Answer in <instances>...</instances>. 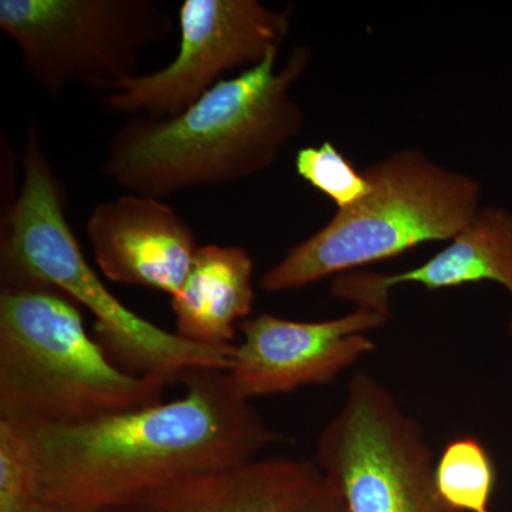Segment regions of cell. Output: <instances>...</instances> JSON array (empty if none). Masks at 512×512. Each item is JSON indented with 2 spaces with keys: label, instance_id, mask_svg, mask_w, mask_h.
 Listing matches in <instances>:
<instances>
[{
  "label": "cell",
  "instance_id": "obj_1",
  "mask_svg": "<svg viewBox=\"0 0 512 512\" xmlns=\"http://www.w3.org/2000/svg\"><path fill=\"white\" fill-rule=\"evenodd\" d=\"M180 383V399L90 423L16 424L35 451L40 503L64 511L134 510L154 491L284 443L225 370H190Z\"/></svg>",
  "mask_w": 512,
  "mask_h": 512
},
{
  "label": "cell",
  "instance_id": "obj_2",
  "mask_svg": "<svg viewBox=\"0 0 512 512\" xmlns=\"http://www.w3.org/2000/svg\"><path fill=\"white\" fill-rule=\"evenodd\" d=\"M279 53L173 117H130L107 144L104 177L131 194L163 200L268 171L302 133L305 117L292 89L312 57L299 46L278 67Z\"/></svg>",
  "mask_w": 512,
  "mask_h": 512
},
{
  "label": "cell",
  "instance_id": "obj_3",
  "mask_svg": "<svg viewBox=\"0 0 512 512\" xmlns=\"http://www.w3.org/2000/svg\"><path fill=\"white\" fill-rule=\"evenodd\" d=\"M22 165V185L2 212V288L49 286L64 293L92 313L100 345L131 375L175 383L194 369L229 372L235 345L188 342L128 309L101 281L70 228L63 187L35 119L26 133Z\"/></svg>",
  "mask_w": 512,
  "mask_h": 512
},
{
  "label": "cell",
  "instance_id": "obj_4",
  "mask_svg": "<svg viewBox=\"0 0 512 512\" xmlns=\"http://www.w3.org/2000/svg\"><path fill=\"white\" fill-rule=\"evenodd\" d=\"M167 384L120 369L64 293L49 286L0 291V419L19 426L90 423L163 402Z\"/></svg>",
  "mask_w": 512,
  "mask_h": 512
},
{
  "label": "cell",
  "instance_id": "obj_5",
  "mask_svg": "<svg viewBox=\"0 0 512 512\" xmlns=\"http://www.w3.org/2000/svg\"><path fill=\"white\" fill-rule=\"evenodd\" d=\"M370 192L289 249L259 279L268 293L298 291L330 276L396 258L426 242L451 241L480 210L476 178L406 148L369 165Z\"/></svg>",
  "mask_w": 512,
  "mask_h": 512
},
{
  "label": "cell",
  "instance_id": "obj_6",
  "mask_svg": "<svg viewBox=\"0 0 512 512\" xmlns=\"http://www.w3.org/2000/svg\"><path fill=\"white\" fill-rule=\"evenodd\" d=\"M156 0H0V30L49 96L83 87L101 97L138 76L141 57L171 36Z\"/></svg>",
  "mask_w": 512,
  "mask_h": 512
},
{
  "label": "cell",
  "instance_id": "obj_7",
  "mask_svg": "<svg viewBox=\"0 0 512 512\" xmlns=\"http://www.w3.org/2000/svg\"><path fill=\"white\" fill-rule=\"evenodd\" d=\"M313 460L349 512H457L441 500L423 427L383 383L352 377L345 402L323 427Z\"/></svg>",
  "mask_w": 512,
  "mask_h": 512
},
{
  "label": "cell",
  "instance_id": "obj_8",
  "mask_svg": "<svg viewBox=\"0 0 512 512\" xmlns=\"http://www.w3.org/2000/svg\"><path fill=\"white\" fill-rule=\"evenodd\" d=\"M177 20L174 59L101 97L104 109L128 117H173L228 74L247 72L281 52L291 28L289 10L279 12L259 0H184Z\"/></svg>",
  "mask_w": 512,
  "mask_h": 512
},
{
  "label": "cell",
  "instance_id": "obj_9",
  "mask_svg": "<svg viewBox=\"0 0 512 512\" xmlns=\"http://www.w3.org/2000/svg\"><path fill=\"white\" fill-rule=\"evenodd\" d=\"M390 313L355 308L340 318L298 322L261 313L239 326L228 375L242 399L295 392L328 384L376 349L372 330Z\"/></svg>",
  "mask_w": 512,
  "mask_h": 512
},
{
  "label": "cell",
  "instance_id": "obj_10",
  "mask_svg": "<svg viewBox=\"0 0 512 512\" xmlns=\"http://www.w3.org/2000/svg\"><path fill=\"white\" fill-rule=\"evenodd\" d=\"M86 234L107 279L171 298L183 288L200 249L190 224L167 202L131 192L100 202Z\"/></svg>",
  "mask_w": 512,
  "mask_h": 512
},
{
  "label": "cell",
  "instance_id": "obj_11",
  "mask_svg": "<svg viewBox=\"0 0 512 512\" xmlns=\"http://www.w3.org/2000/svg\"><path fill=\"white\" fill-rule=\"evenodd\" d=\"M140 512H349L315 460L256 457L148 494Z\"/></svg>",
  "mask_w": 512,
  "mask_h": 512
},
{
  "label": "cell",
  "instance_id": "obj_12",
  "mask_svg": "<svg viewBox=\"0 0 512 512\" xmlns=\"http://www.w3.org/2000/svg\"><path fill=\"white\" fill-rule=\"evenodd\" d=\"M494 282L512 296V212L481 207L460 234L419 266L397 274L350 272L332 282L335 298L355 308L390 313V292L397 286L420 285L427 291ZM512 338V320L510 322Z\"/></svg>",
  "mask_w": 512,
  "mask_h": 512
},
{
  "label": "cell",
  "instance_id": "obj_13",
  "mask_svg": "<svg viewBox=\"0 0 512 512\" xmlns=\"http://www.w3.org/2000/svg\"><path fill=\"white\" fill-rule=\"evenodd\" d=\"M254 261L235 245H202L181 291L171 298L177 335L205 346H232L254 306Z\"/></svg>",
  "mask_w": 512,
  "mask_h": 512
},
{
  "label": "cell",
  "instance_id": "obj_14",
  "mask_svg": "<svg viewBox=\"0 0 512 512\" xmlns=\"http://www.w3.org/2000/svg\"><path fill=\"white\" fill-rule=\"evenodd\" d=\"M441 500L457 512H491L497 470L476 437H460L444 447L434 467Z\"/></svg>",
  "mask_w": 512,
  "mask_h": 512
},
{
  "label": "cell",
  "instance_id": "obj_15",
  "mask_svg": "<svg viewBox=\"0 0 512 512\" xmlns=\"http://www.w3.org/2000/svg\"><path fill=\"white\" fill-rule=\"evenodd\" d=\"M296 173L315 190L322 192L338 211L349 210L365 200L370 183L365 171H359L330 141L318 147H305L295 158Z\"/></svg>",
  "mask_w": 512,
  "mask_h": 512
},
{
  "label": "cell",
  "instance_id": "obj_16",
  "mask_svg": "<svg viewBox=\"0 0 512 512\" xmlns=\"http://www.w3.org/2000/svg\"><path fill=\"white\" fill-rule=\"evenodd\" d=\"M39 505L32 444L16 424L0 419V512H36Z\"/></svg>",
  "mask_w": 512,
  "mask_h": 512
},
{
  "label": "cell",
  "instance_id": "obj_17",
  "mask_svg": "<svg viewBox=\"0 0 512 512\" xmlns=\"http://www.w3.org/2000/svg\"><path fill=\"white\" fill-rule=\"evenodd\" d=\"M36 512H79V511H64L57 510V508L49 507V505H45L40 503L39 507H37ZM97 512H140L137 510H126V511H97Z\"/></svg>",
  "mask_w": 512,
  "mask_h": 512
}]
</instances>
